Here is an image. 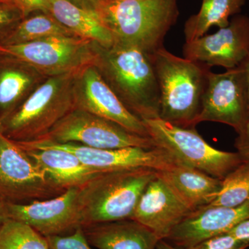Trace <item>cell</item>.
Wrapping results in <instances>:
<instances>
[{
	"label": "cell",
	"instance_id": "6da1fadb",
	"mask_svg": "<svg viewBox=\"0 0 249 249\" xmlns=\"http://www.w3.org/2000/svg\"><path fill=\"white\" fill-rule=\"evenodd\" d=\"M94 46V66L124 107L142 121L160 118V89L151 54L120 43Z\"/></svg>",
	"mask_w": 249,
	"mask_h": 249
},
{
	"label": "cell",
	"instance_id": "7a4b0ae2",
	"mask_svg": "<svg viewBox=\"0 0 249 249\" xmlns=\"http://www.w3.org/2000/svg\"><path fill=\"white\" fill-rule=\"evenodd\" d=\"M116 43L152 54L178 21V0H101L96 11Z\"/></svg>",
	"mask_w": 249,
	"mask_h": 249
},
{
	"label": "cell",
	"instance_id": "3957f363",
	"mask_svg": "<svg viewBox=\"0 0 249 249\" xmlns=\"http://www.w3.org/2000/svg\"><path fill=\"white\" fill-rule=\"evenodd\" d=\"M160 94V118L182 127H196L211 67L170 53L151 54Z\"/></svg>",
	"mask_w": 249,
	"mask_h": 249
},
{
	"label": "cell",
	"instance_id": "277c9868",
	"mask_svg": "<svg viewBox=\"0 0 249 249\" xmlns=\"http://www.w3.org/2000/svg\"><path fill=\"white\" fill-rule=\"evenodd\" d=\"M78 71L48 77L0 122L1 133L18 142H37L46 137L59 121L76 109L74 81Z\"/></svg>",
	"mask_w": 249,
	"mask_h": 249
},
{
	"label": "cell",
	"instance_id": "5b68a950",
	"mask_svg": "<svg viewBox=\"0 0 249 249\" xmlns=\"http://www.w3.org/2000/svg\"><path fill=\"white\" fill-rule=\"evenodd\" d=\"M151 168L101 172L80 187L83 225L132 219L141 196L155 178Z\"/></svg>",
	"mask_w": 249,
	"mask_h": 249
},
{
	"label": "cell",
	"instance_id": "8992f818",
	"mask_svg": "<svg viewBox=\"0 0 249 249\" xmlns=\"http://www.w3.org/2000/svg\"><path fill=\"white\" fill-rule=\"evenodd\" d=\"M156 145L169 152L178 163L188 165L223 179L240 165V155L211 146L196 127H182L160 118L142 120Z\"/></svg>",
	"mask_w": 249,
	"mask_h": 249
},
{
	"label": "cell",
	"instance_id": "52a82bcc",
	"mask_svg": "<svg viewBox=\"0 0 249 249\" xmlns=\"http://www.w3.org/2000/svg\"><path fill=\"white\" fill-rule=\"evenodd\" d=\"M95 42L76 36H53L16 45H0V53L25 62L47 77L94 65Z\"/></svg>",
	"mask_w": 249,
	"mask_h": 249
},
{
	"label": "cell",
	"instance_id": "ba28073f",
	"mask_svg": "<svg viewBox=\"0 0 249 249\" xmlns=\"http://www.w3.org/2000/svg\"><path fill=\"white\" fill-rule=\"evenodd\" d=\"M59 188L25 150L0 132V196L27 204L62 194Z\"/></svg>",
	"mask_w": 249,
	"mask_h": 249
},
{
	"label": "cell",
	"instance_id": "9c48e42d",
	"mask_svg": "<svg viewBox=\"0 0 249 249\" xmlns=\"http://www.w3.org/2000/svg\"><path fill=\"white\" fill-rule=\"evenodd\" d=\"M39 141L76 143L97 149L157 147L153 139L132 133L120 124L91 113L75 109Z\"/></svg>",
	"mask_w": 249,
	"mask_h": 249
},
{
	"label": "cell",
	"instance_id": "30bf717a",
	"mask_svg": "<svg viewBox=\"0 0 249 249\" xmlns=\"http://www.w3.org/2000/svg\"><path fill=\"white\" fill-rule=\"evenodd\" d=\"M16 143L22 149L39 147H54L67 150L78 157L85 165L101 171L151 168L156 171H163L178 164L169 152L160 147L145 148L142 147H127L117 149H97L76 143H54L37 141Z\"/></svg>",
	"mask_w": 249,
	"mask_h": 249
},
{
	"label": "cell",
	"instance_id": "8fae6325",
	"mask_svg": "<svg viewBox=\"0 0 249 249\" xmlns=\"http://www.w3.org/2000/svg\"><path fill=\"white\" fill-rule=\"evenodd\" d=\"M249 115L245 78L239 66L222 73L210 71L196 125L201 122L220 123L240 130Z\"/></svg>",
	"mask_w": 249,
	"mask_h": 249
},
{
	"label": "cell",
	"instance_id": "7c38bea8",
	"mask_svg": "<svg viewBox=\"0 0 249 249\" xmlns=\"http://www.w3.org/2000/svg\"><path fill=\"white\" fill-rule=\"evenodd\" d=\"M183 58L209 67L232 70L249 56V17L237 14L229 25L183 46Z\"/></svg>",
	"mask_w": 249,
	"mask_h": 249
},
{
	"label": "cell",
	"instance_id": "4fadbf2b",
	"mask_svg": "<svg viewBox=\"0 0 249 249\" xmlns=\"http://www.w3.org/2000/svg\"><path fill=\"white\" fill-rule=\"evenodd\" d=\"M79 193L78 187L45 200L9 202V218L27 224L45 237L69 235L83 225Z\"/></svg>",
	"mask_w": 249,
	"mask_h": 249
},
{
	"label": "cell",
	"instance_id": "5bb4252c",
	"mask_svg": "<svg viewBox=\"0 0 249 249\" xmlns=\"http://www.w3.org/2000/svg\"><path fill=\"white\" fill-rule=\"evenodd\" d=\"M74 96L76 109L113 121L132 133L150 137L143 121L124 107L94 65L77 72Z\"/></svg>",
	"mask_w": 249,
	"mask_h": 249
},
{
	"label": "cell",
	"instance_id": "9a60e30c",
	"mask_svg": "<svg viewBox=\"0 0 249 249\" xmlns=\"http://www.w3.org/2000/svg\"><path fill=\"white\" fill-rule=\"evenodd\" d=\"M248 218L249 200L234 207L209 205L191 212L165 240L178 248L187 249L229 232Z\"/></svg>",
	"mask_w": 249,
	"mask_h": 249
},
{
	"label": "cell",
	"instance_id": "2e32d148",
	"mask_svg": "<svg viewBox=\"0 0 249 249\" xmlns=\"http://www.w3.org/2000/svg\"><path fill=\"white\" fill-rule=\"evenodd\" d=\"M191 213L156 175L141 196L132 219L150 229L160 240H166Z\"/></svg>",
	"mask_w": 249,
	"mask_h": 249
},
{
	"label": "cell",
	"instance_id": "e0dca14e",
	"mask_svg": "<svg viewBox=\"0 0 249 249\" xmlns=\"http://www.w3.org/2000/svg\"><path fill=\"white\" fill-rule=\"evenodd\" d=\"M157 175L191 212L211 204L222 186V179L181 163Z\"/></svg>",
	"mask_w": 249,
	"mask_h": 249
},
{
	"label": "cell",
	"instance_id": "ac0fdd59",
	"mask_svg": "<svg viewBox=\"0 0 249 249\" xmlns=\"http://www.w3.org/2000/svg\"><path fill=\"white\" fill-rule=\"evenodd\" d=\"M47 78L25 62L0 53V122Z\"/></svg>",
	"mask_w": 249,
	"mask_h": 249
},
{
	"label": "cell",
	"instance_id": "d6986e66",
	"mask_svg": "<svg viewBox=\"0 0 249 249\" xmlns=\"http://www.w3.org/2000/svg\"><path fill=\"white\" fill-rule=\"evenodd\" d=\"M82 229L89 245L98 249H157L160 240L132 219L89 224Z\"/></svg>",
	"mask_w": 249,
	"mask_h": 249
},
{
	"label": "cell",
	"instance_id": "ffe728a7",
	"mask_svg": "<svg viewBox=\"0 0 249 249\" xmlns=\"http://www.w3.org/2000/svg\"><path fill=\"white\" fill-rule=\"evenodd\" d=\"M23 150L56 186L65 191L83 186L104 172L88 166L74 154L57 147H39Z\"/></svg>",
	"mask_w": 249,
	"mask_h": 249
},
{
	"label": "cell",
	"instance_id": "44dd1931",
	"mask_svg": "<svg viewBox=\"0 0 249 249\" xmlns=\"http://www.w3.org/2000/svg\"><path fill=\"white\" fill-rule=\"evenodd\" d=\"M48 14L78 37L104 47L116 43L114 36L96 13L81 9L67 0H52Z\"/></svg>",
	"mask_w": 249,
	"mask_h": 249
},
{
	"label": "cell",
	"instance_id": "7402d4cb",
	"mask_svg": "<svg viewBox=\"0 0 249 249\" xmlns=\"http://www.w3.org/2000/svg\"><path fill=\"white\" fill-rule=\"evenodd\" d=\"M245 3L246 0H202L199 11L185 23L186 42L206 35L213 27H227L230 18L240 14Z\"/></svg>",
	"mask_w": 249,
	"mask_h": 249
},
{
	"label": "cell",
	"instance_id": "603a6c76",
	"mask_svg": "<svg viewBox=\"0 0 249 249\" xmlns=\"http://www.w3.org/2000/svg\"><path fill=\"white\" fill-rule=\"evenodd\" d=\"M75 36L48 13L38 12L24 18L0 38V45H16L53 36Z\"/></svg>",
	"mask_w": 249,
	"mask_h": 249
},
{
	"label": "cell",
	"instance_id": "cb8c5ba5",
	"mask_svg": "<svg viewBox=\"0 0 249 249\" xmlns=\"http://www.w3.org/2000/svg\"><path fill=\"white\" fill-rule=\"evenodd\" d=\"M249 200V160L242 162L222 180V186L211 206H240Z\"/></svg>",
	"mask_w": 249,
	"mask_h": 249
},
{
	"label": "cell",
	"instance_id": "d4e9b609",
	"mask_svg": "<svg viewBox=\"0 0 249 249\" xmlns=\"http://www.w3.org/2000/svg\"><path fill=\"white\" fill-rule=\"evenodd\" d=\"M0 249H49L45 236L24 223L9 219L0 229Z\"/></svg>",
	"mask_w": 249,
	"mask_h": 249
},
{
	"label": "cell",
	"instance_id": "484cf974",
	"mask_svg": "<svg viewBox=\"0 0 249 249\" xmlns=\"http://www.w3.org/2000/svg\"><path fill=\"white\" fill-rule=\"evenodd\" d=\"M45 237L48 242L49 249H92L85 237L82 227L78 228L69 235Z\"/></svg>",
	"mask_w": 249,
	"mask_h": 249
},
{
	"label": "cell",
	"instance_id": "4316f807",
	"mask_svg": "<svg viewBox=\"0 0 249 249\" xmlns=\"http://www.w3.org/2000/svg\"><path fill=\"white\" fill-rule=\"evenodd\" d=\"M249 247L248 244L240 242L226 232L206 239L187 249H246Z\"/></svg>",
	"mask_w": 249,
	"mask_h": 249
},
{
	"label": "cell",
	"instance_id": "83f0119b",
	"mask_svg": "<svg viewBox=\"0 0 249 249\" xmlns=\"http://www.w3.org/2000/svg\"><path fill=\"white\" fill-rule=\"evenodd\" d=\"M24 18L22 11L14 2H0V38Z\"/></svg>",
	"mask_w": 249,
	"mask_h": 249
},
{
	"label": "cell",
	"instance_id": "f1b7e54d",
	"mask_svg": "<svg viewBox=\"0 0 249 249\" xmlns=\"http://www.w3.org/2000/svg\"><path fill=\"white\" fill-rule=\"evenodd\" d=\"M22 11L24 18L36 13H48L52 0H12Z\"/></svg>",
	"mask_w": 249,
	"mask_h": 249
},
{
	"label": "cell",
	"instance_id": "f546056e",
	"mask_svg": "<svg viewBox=\"0 0 249 249\" xmlns=\"http://www.w3.org/2000/svg\"><path fill=\"white\" fill-rule=\"evenodd\" d=\"M235 147L244 160H249V117L237 132Z\"/></svg>",
	"mask_w": 249,
	"mask_h": 249
},
{
	"label": "cell",
	"instance_id": "4dcf8cb0",
	"mask_svg": "<svg viewBox=\"0 0 249 249\" xmlns=\"http://www.w3.org/2000/svg\"><path fill=\"white\" fill-rule=\"evenodd\" d=\"M228 232L240 242L249 245V218L239 223Z\"/></svg>",
	"mask_w": 249,
	"mask_h": 249
},
{
	"label": "cell",
	"instance_id": "1f68e13d",
	"mask_svg": "<svg viewBox=\"0 0 249 249\" xmlns=\"http://www.w3.org/2000/svg\"><path fill=\"white\" fill-rule=\"evenodd\" d=\"M67 1L81 8V9L95 13V11L101 0H67Z\"/></svg>",
	"mask_w": 249,
	"mask_h": 249
},
{
	"label": "cell",
	"instance_id": "d6a6232c",
	"mask_svg": "<svg viewBox=\"0 0 249 249\" xmlns=\"http://www.w3.org/2000/svg\"><path fill=\"white\" fill-rule=\"evenodd\" d=\"M243 71L246 89V99H247V109L249 117V56L240 65Z\"/></svg>",
	"mask_w": 249,
	"mask_h": 249
},
{
	"label": "cell",
	"instance_id": "836d02e7",
	"mask_svg": "<svg viewBox=\"0 0 249 249\" xmlns=\"http://www.w3.org/2000/svg\"><path fill=\"white\" fill-rule=\"evenodd\" d=\"M9 202L0 196V229L6 221L9 220Z\"/></svg>",
	"mask_w": 249,
	"mask_h": 249
},
{
	"label": "cell",
	"instance_id": "e575fe53",
	"mask_svg": "<svg viewBox=\"0 0 249 249\" xmlns=\"http://www.w3.org/2000/svg\"><path fill=\"white\" fill-rule=\"evenodd\" d=\"M157 249H181L175 247L165 240H160L157 244Z\"/></svg>",
	"mask_w": 249,
	"mask_h": 249
},
{
	"label": "cell",
	"instance_id": "d590c367",
	"mask_svg": "<svg viewBox=\"0 0 249 249\" xmlns=\"http://www.w3.org/2000/svg\"><path fill=\"white\" fill-rule=\"evenodd\" d=\"M13 2L12 0H0V2Z\"/></svg>",
	"mask_w": 249,
	"mask_h": 249
}]
</instances>
